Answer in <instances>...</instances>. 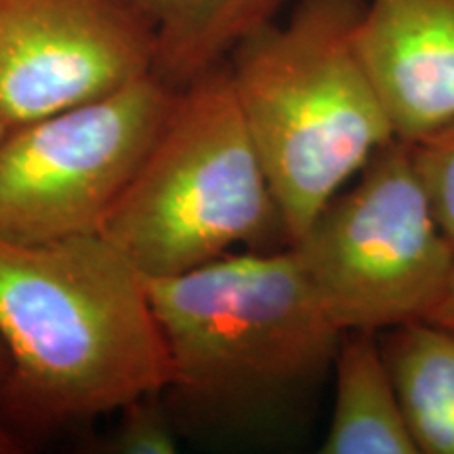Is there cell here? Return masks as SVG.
Here are the masks:
<instances>
[{
    "instance_id": "6da1fadb",
    "label": "cell",
    "mask_w": 454,
    "mask_h": 454,
    "mask_svg": "<svg viewBox=\"0 0 454 454\" xmlns=\"http://www.w3.org/2000/svg\"><path fill=\"white\" fill-rule=\"evenodd\" d=\"M0 412L27 444L164 395L173 377L147 278L104 236H0Z\"/></svg>"
},
{
    "instance_id": "7a4b0ae2",
    "label": "cell",
    "mask_w": 454,
    "mask_h": 454,
    "mask_svg": "<svg viewBox=\"0 0 454 454\" xmlns=\"http://www.w3.org/2000/svg\"><path fill=\"white\" fill-rule=\"evenodd\" d=\"M366 0H294L225 61L288 244L395 139L356 47Z\"/></svg>"
},
{
    "instance_id": "3957f363",
    "label": "cell",
    "mask_w": 454,
    "mask_h": 454,
    "mask_svg": "<svg viewBox=\"0 0 454 454\" xmlns=\"http://www.w3.org/2000/svg\"><path fill=\"white\" fill-rule=\"evenodd\" d=\"M173 366L164 394L211 412L265 406L333 366L334 325L291 244L147 278Z\"/></svg>"
},
{
    "instance_id": "277c9868",
    "label": "cell",
    "mask_w": 454,
    "mask_h": 454,
    "mask_svg": "<svg viewBox=\"0 0 454 454\" xmlns=\"http://www.w3.org/2000/svg\"><path fill=\"white\" fill-rule=\"evenodd\" d=\"M101 236L150 280L200 268L238 244H288L227 64L179 89Z\"/></svg>"
},
{
    "instance_id": "5b68a950",
    "label": "cell",
    "mask_w": 454,
    "mask_h": 454,
    "mask_svg": "<svg viewBox=\"0 0 454 454\" xmlns=\"http://www.w3.org/2000/svg\"><path fill=\"white\" fill-rule=\"evenodd\" d=\"M291 247L343 333L427 320L454 271V248L402 139L381 147Z\"/></svg>"
},
{
    "instance_id": "8992f818",
    "label": "cell",
    "mask_w": 454,
    "mask_h": 454,
    "mask_svg": "<svg viewBox=\"0 0 454 454\" xmlns=\"http://www.w3.org/2000/svg\"><path fill=\"white\" fill-rule=\"evenodd\" d=\"M177 93L147 74L106 98L7 129L0 139V236H101Z\"/></svg>"
},
{
    "instance_id": "52a82bcc",
    "label": "cell",
    "mask_w": 454,
    "mask_h": 454,
    "mask_svg": "<svg viewBox=\"0 0 454 454\" xmlns=\"http://www.w3.org/2000/svg\"><path fill=\"white\" fill-rule=\"evenodd\" d=\"M154 66V27L129 0H0L7 129L106 98Z\"/></svg>"
},
{
    "instance_id": "ba28073f",
    "label": "cell",
    "mask_w": 454,
    "mask_h": 454,
    "mask_svg": "<svg viewBox=\"0 0 454 454\" xmlns=\"http://www.w3.org/2000/svg\"><path fill=\"white\" fill-rule=\"evenodd\" d=\"M356 47L395 139L454 124V0H366Z\"/></svg>"
},
{
    "instance_id": "9c48e42d",
    "label": "cell",
    "mask_w": 454,
    "mask_h": 454,
    "mask_svg": "<svg viewBox=\"0 0 454 454\" xmlns=\"http://www.w3.org/2000/svg\"><path fill=\"white\" fill-rule=\"evenodd\" d=\"M334 366V404L325 454H419L379 333L345 331Z\"/></svg>"
},
{
    "instance_id": "30bf717a",
    "label": "cell",
    "mask_w": 454,
    "mask_h": 454,
    "mask_svg": "<svg viewBox=\"0 0 454 454\" xmlns=\"http://www.w3.org/2000/svg\"><path fill=\"white\" fill-rule=\"evenodd\" d=\"M156 34L154 74L184 89L223 66L244 38L276 21L291 0H129Z\"/></svg>"
},
{
    "instance_id": "8fae6325",
    "label": "cell",
    "mask_w": 454,
    "mask_h": 454,
    "mask_svg": "<svg viewBox=\"0 0 454 454\" xmlns=\"http://www.w3.org/2000/svg\"><path fill=\"white\" fill-rule=\"evenodd\" d=\"M379 339L417 450L454 454V333L414 320Z\"/></svg>"
},
{
    "instance_id": "7c38bea8",
    "label": "cell",
    "mask_w": 454,
    "mask_h": 454,
    "mask_svg": "<svg viewBox=\"0 0 454 454\" xmlns=\"http://www.w3.org/2000/svg\"><path fill=\"white\" fill-rule=\"evenodd\" d=\"M162 394L144 395L118 411L116 427L104 442L112 454H173L177 452V435L170 425Z\"/></svg>"
},
{
    "instance_id": "4fadbf2b",
    "label": "cell",
    "mask_w": 454,
    "mask_h": 454,
    "mask_svg": "<svg viewBox=\"0 0 454 454\" xmlns=\"http://www.w3.org/2000/svg\"><path fill=\"white\" fill-rule=\"evenodd\" d=\"M411 145L431 211L454 248V124Z\"/></svg>"
},
{
    "instance_id": "5bb4252c",
    "label": "cell",
    "mask_w": 454,
    "mask_h": 454,
    "mask_svg": "<svg viewBox=\"0 0 454 454\" xmlns=\"http://www.w3.org/2000/svg\"><path fill=\"white\" fill-rule=\"evenodd\" d=\"M427 320L442 328H446V331L454 333V271L450 276V282H448L444 297L440 299V303L435 305V309L431 311V316L427 317Z\"/></svg>"
},
{
    "instance_id": "9a60e30c",
    "label": "cell",
    "mask_w": 454,
    "mask_h": 454,
    "mask_svg": "<svg viewBox=\"0 0 454 454\" xmlns=\"http://www.w3.org/2000/svg\"><path fill=\"white\" fill-rule=\"evenodd\" d=\"M27 442L17 434L13 425H11L4 414L0 412V454H17L24 452Z\"/></svg>"
},
{
    "instance_id": "2e32d148",
    "label": "cell",
    "mask_w": 454,
    "mask_h": 454,
    "mask_svg": "<svg viewBox=\"0 0 454 454\" xmlns=\"http://www.w3.org/2000/svg\"><path fill=\"white\" fill-rule=\"evenodd\" d=\"M9 368H11V364H9V354H7V349H4L3 340H0V389H3L4 381H7Z\"/></svg>"
},
{
    "instance_id": "e0dca14e",
    "label": "cell",
    "mask_w": 454,
    "mask_h": 454,
    "mask_svg": "<svg viewBox=\"0 0 454 454\" xmlns=\"http://www.w3.org/2000/svg\"><path fill=\"white\" fill-rule=\"evenodd\" d=\"M4 133H7V127H4V122L0 121V139L4 137Z\"/></svg>"
}]
</instances>
